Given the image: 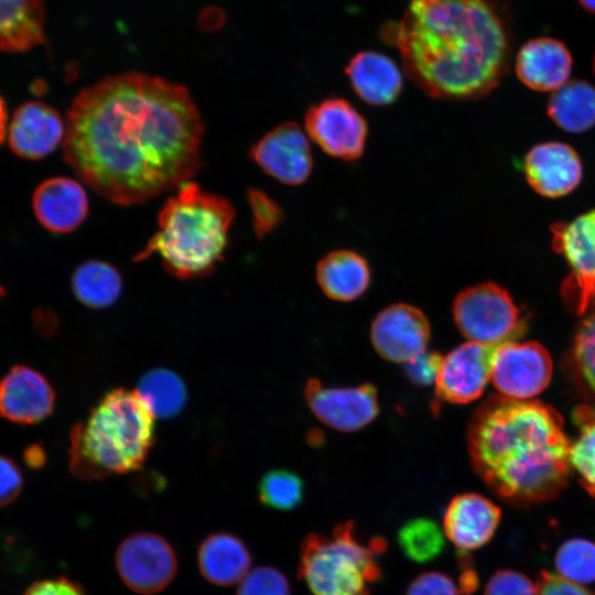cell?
<instances>
[{"label": "cell", "instance_id": "1", "mask_svg": "<svg viewBox=\"0 0 595 595\" xmlns=\"http://www.w3.org/2000/svg\"><path fill=\"white\" fill-rule=\"evenodd\" d=\"M203 136L199 110L184 86L130 72L76 95L63 154L98 195L136 205L178 188L199 171Z\"/></svg>", "mask_w": 595, "mask_h": 595}, {"label": "cell", "instance_id": "2", "mask_svg": "<svg viewBox=\"0 0 595 595\" xmlns=\"http://www.w3.org/2000/svg\"><path fill=\"white\" fill-rule=\"evenodd\" d=\"M382 41L400 53L407 76L428 96H485L507 69L508 42L489 0H411Z\"/></svg>", "mask_w": 595, "mask_h": 595}, {"label": "cell", "instance_id": "3", "mask_svg": "<svg viewBox=\"0 0 595 595\" xmlns=\"http://www.w3.org/2000/svg\"><path fill=\"white\" fill-rule=\"evenodd\" d=\"M467 447L474 470L510 504L543 502L566 485L570 444L562 419L540 402L487 400L470 420Z\"/></svg>", "mask_w": 595, "mask_h": 595}, {"label": "cell", "instance_id": "4", "mask_svg": "<svg viewBox=\"0 0 595 595\" xmlns=\"http://www.w3.org/2000/svg\"><path fill=\"white\" fill-rule=\"evenodd\" d=\"M159 213V229L134 257L159 255L164 268L178 279L208 274L224 259L235 208L225 197L185 182Z\"/></svg>", "mask_w": 595, "mask_h": 595}, {"label": "cell", "instance_id": "5", "mask_svg": "<svg viewBox=\"0 0 595 595\" xmlns=\"http://www.w3.org/2000/svg\"><path fill=\"white\" fill-rule=\"evenodd\" d=\"M154 416L136 391L106 393L71 433V469L101 479L139 469L154 444Z\"/></svg>", "mask_w": 595, "mask_h": 595}, {"label": "cell", "instance_id": "6", "mask_svg": "<svg viewBox=\"0 0 595 595\" xmlns=\"http://www.w3.org/2000/svg\"><path fill=\"white\" fill-rule=\"evenodd\" d=\"M385 548L383 539L363 542L350 520L331 534L309 533L300 547L299 577L313 595H371L382 576L378 555Z\"/></svg>", "mask_w": 595, "mask_h": 595}, {"label": "cell", "instance_id": "7", "mask_svg": "<svg viewBox=\"0 0 595 595\" xmlns=\"http://www.w3.org/2000/svg\"><path fill=\"white\" fill-rule=\"evenodd\" d=\"M452 312L456 326L469 342L499 346L512 342L521 332L510 295L493 282L462 290L454 299Z\"/></svg>", "mask_w": 595, "mask_h": 595}, {"label": "cell", "instance_id": "8", "mask_svg": "<svg viewBox=\"0 0 595 595\" xmlns=\"http://www.w3.org/2000/svg\"><path fill=\"white\" fill-rule=\"evenodd\" d=\"M115 564L125 585L141 595L163 591L177 571V558L170 542L148 531L125 538L116 550Z\"/></svg>", "mask_w": 595, "mask_h": 595}, {"label": "cell", "instance_id": "9", "mask_svg": "<svg viewBox=\"0 0 595 595\" xmlns=\"http://www.w3.org/2000/svg\"><path fill=\"white\" fill-rule=\"evenodd\" d=\"M304 127L307 137L329 156L355 161L365 152L367 120L344 98L331 97L309 107Z\"/></svg>", "mask_w": 595, "mask_h": 595}, {"label": "cell", "instance_id": "10", "mask_svg": "<svg viewBox=\"0 0 595 595\" xmlns=\"http://www.w3.org/2000/svg\"><path fill=\"white\" fill-rule=\"evenodd\" d=\"M552 248L571 268L563 289L582 314L595 298V210L551 226Z\"/></svg>", "mask_w": 595, "mask_h": 595}, {"label": "cell", "instance_id": "11", "mask_svg": "<svg viewBox=\"0 0 595 595\" xmlns=\"http://www.w3.org/2000/svg\"><path fill=\"white\" fill-rule=\"evenodd\" d=\"M551 372V358L541 345L512 340L497 346L490 379L504 397L527 400L545 389Z\"/></svg>", "mask_w": 595, "mask_h": 595}, {"label": "cell", "instance_id": "12", "mask_svg": "<svg viewBox=\"0 0 595 595\" xmlns=\"http://www.w3.org/2000/svg\"><path fill=\"white\" fill-rule=\"evenodd\" d=\"M250 154L263 172L292 186L303 184L314 166L309 137L293 121L282 122L267 132L253 144Z\"/></svg>", "mask_w": 595, "mask_h": 595}, {"label": "cell", "instance_id": "13", "mask_svg": "<svg viewBox=\"0 0 595 595\" xmlns=\"http://www.w3.org/2000/svg\"><path fill=\"white\" fill-rule=\"evenodd\" d=\"M304 397L320 421L342 432L360 430L379 413L378 391L371 383L326 388L311 378L305 385Z\"/></svg>", "mask_w": 595, "mask_h": 595}, {"label": "cell", "instance_id": "14", "mask_svg": "<svg viewBox=\"0 0 595 595\" xmlns=\"http://www.w3.org/2000/svg\"><path fill=\"white\" fill-rule=\"evenodd\" d=\"M431 337L424 313L410 304L398 303L383 309L370 327L376 351L393 363H408L426 350Z\"/></svg>", "mask_w": 595, "mask_h": 595}, {"label": "cell", "instance_id": "15", "mask_svg": "<svg viewBox=\"0 0 595 595\" xmlns=\"http://www.w3.org/2000/svg\"><path fill=\"white\" fill-rule=\"evenodd\" d=\"M496 348L468 340L451 350L435 380L436 398L455 404L477 399L490 379Z\"/></svg>", "mask_w": 595, "mask_h": 595}, {"label": "cell", "instance_id": "16", "mask_svg": "<svg viewBox=\"0 0 595 595\" xmlns=\"http://www.w3.org/2000/svg\"><path fill=\"white\" fill-rule=\"evenodd\" d=\"M500 508L486 497L465 493L452 498L443 517V532L462 552L485 545L500 522Z\"/></svg>", "mask_w": 595, "mask_h": 595}, {"label": "cell", "instance_id": "17", "mask_svg": "<svg viewBox=\"0 0 595 595\" xmlns=\"http://www.w3.org/2000/svg\"><path fill=\"white\" fill-rule=\"evenodd\" d=\"M64 134V122L56 109L42 101H26L13 113L8 141L17 155L37 160L52 153Z\"/></svg>", "mask_w": 595, "mask_h": 595}, {"label": "cell", "instance_id": "18", "mask_svg": "<svg viewBox=\"0 0 595 595\" xmlns=\"http://www.w3.org/2000/svg\"><path fill=\"white\" fill-rule=\"evenodd\" d=\"M54 391L46 378L26 366H14L0 380V416L32 424L44 420L54 408Z\"/></svg>", "mask_w": 595, "mask_h": 595}, {"label": "cell", "instance_id": "19", "mask_svg": "<svg viewBox=\"0 0 595 595\" xmlns=\"http://www.w3.org/2000/svg\"><path fill=\"white\" fill-rule=\"evenodd\" d=\"M530 186L545 197H560L572 192L582 178V163L576 151L562 142L533 147L524 160Z\"/></svg>", "mask_w": 595, "mask_h": 595}, {"label": "cell", "instance_id": "20", "mask_svg": "<svg viewBox=\"0 0 595 595\" xmlns=\"http://www.w3.org/2000/svg\"><path fill=\"white\" fill-rule=\"evenodd\" d=\"M32 207L44 228L54 234H67L86 218L88 197L77 181L63 176L52 177L35 188Z\"/></svg>", "mask_w": 595, "mask_h": 595}, {"label": "cell", "instance_id": "21", "mask_svg": "<svg viewBox=\"0 0 595 595\" xmlns=\"http://www.w3.org/2000/svg\"><path fill=\"white\" fill-rule=\"evenodd\" d=\"M572 56L565 45L551 37L527 42L516 60L519 79L539 91H554L567 82Z\"/></svg>", "mask_w": 595, "mask_h": 595}, {"label": "cell", "instance_id": "22", "mask_svg": "<svg viewBox=\"0 0 595 595\" xmlns=\"http://www.w3.org/2000/svg\"><path fill=\"white\" fill-rule=\"evenodd\" d=\"M345 72L356 95L370 106L390 105L402 90L400 69L392 60L378 52L356 54Z\"/></svg>", "mask_w": 595, "mask_h": 595}, {"label": "cell", "instance_id": "23", "mask_svg": "<svg viewBox=\"0 0 595 595\" xmlns=\"http://www.w3.org/2000/svg\"><path fill=\"white\" fill-rule=\"evenodd\" d=\"M202 576L218 586L238 584L250 571L249 549L238 537L217 532L207 536L197 549Z\"/></svg>", "mask_w": 595, "mask_h": 595}, {"label": "cell", "instance_id": "24", "mask_svg": "<svg viewBox=\"0 0 595 595\" xmlns=\"http://www.w3.org/2000/svg\"><path fill=\"white\" fill-rule=\"evenodd\" d=\"M315 277L323 293L339 302H349L361 296L371 280L367 259L350 249H338L326 253L317 263Z\"/></svg>", "mask_w": 595, "mask_h": 595}, {"label": "cell", "instance_id": "25", "mask_svg": "<svg viewBox=\"0 0 595 595\" xmlns=\"http://www.w3.org/2000/svg\"><path fill=\"white\" fill-rule=\"evenodd\" d=\"M43 0H0V50L22 52L44 42Z\"/></svg>", "mask_w": 595, "mask_h": 595}, {"label": "cell", "instance_id": "26", "mask_svg": "<svg viewBox=\"0 0 595 595\" xmlns=\"http://www.w3.org/2000/svg\"><path fill=\"white\" fill-rule=\"evenodd\" d=\"M548 113L565 131L589 130L595 126V88L584 80L566 82L550 96Z\"/></svg>", "mask_w": 595, "mask_h": 595}, {"label": "cell", "instance_id": "27", "mask_svg": "<svg viewBox=\"0 0 595 595\" xmlns=\"http://www.w3.org/2000/svg\"><path fill=\"white\" fill-rule=\"evenodd\" d=\"M71 282L77 300L94 309L115 303L122 289V279L118 270L100 260L82 263L74 271Z\"/></svg>", "mask_w": 595, "mask_h": 595}, {"label": "cell", "instance_id": "28", "mask_svg": "<svg viewBox=\"0 0 595 595\" xmlns=\"http://www.w3.org/2000/svg\"><path fill=\"white\" fill-rule=\"evenodd\" d=\"M136 393L154 418L177 414L186 402V388L181 378L164 368L148 371L139 380Z\"/></svg>", "mask_w": 595, "mask_h": 595}, {"label": "cell", "instance_id": "29", "mask_svg": "<svg viewBox=\"0 0 595 595\" xmlns=\"http://www.w3.org/2000/svg\"><path fill=\"white\" fill-rule=\"evenodd\" d=\"M402 553L416 563L435 560L444 550V532L430 518H414L401 526L397 534Z\"/></svg>", "mask_w": 595, "mask_h": 595}, {"label": "cell", "instance_id": "30", "mask_svg": "<svg viewBox=\"0 0 595 595\" xmlns=\"http://www.w3.org/2000/svg\"><path fill=\"white\" fill-rule=\"evenodd\" d=\"M258 493L264 506L280 511H290L302 504L304 485L294 472L278 468L269 470L261 477Z\"/></svg>", "mask_w": 595, "mask_h": 595}, {"label": "cell", "instance_id": "31", "mask_svg": "<svg viewBox=\"0 0 595 595\" xmlns=\"http://www.w3.org/2000/svg\"><path fill=\"white\" fill-rule=\"evenodd\" d=\"M556 574L584 585L595 582V543L585 539L565 541L554 559Z\"/></svg>", "mask_w": 595, "mask_h": 595}, {"label": "cell", "instance_id": "32", "mask_svg": "<svg viewBox=\"0 0 595 595\" xmlns=\"http://www.w3.org/2000/svg\"><path fill=\"white\" fill-rule=\"evenodd\" d=\"M578 419L581 432L570 445V465L577 472L583 487L595 497V413L589 409L581 410Z\"/></svg>", "mask_w": 595, "mask_h": 595}, {"label": "cell", "instance_id": "33", "mask_svg": "<svg viewBox=\"0 0 595 595\" xmlns=\"http://www.w3.org/2000/svg\"><path fill=\"white\" fill-rule=\"evenodd\" d=\"M236 595H291V587L280 570L262 565L247 573L238 583Z\"/></svg>", "mask_w": 595, "mask_h": 595}, {"label": "cell", "instance_id": "34", "mask_svg": "<svg viewBox=\"0 0 595 595\" xmlns=\"http://www.w3.org/2000/svg\"><path fill=\"white\" fill-rule=\"evenodd\" d=\"M247 199L252 214L255 234L262 239L283 220L284 213L281 206L261 190H248Z\"/></svg>", "mask_w": 595, "mask_h": 595}, {"label": "cell", "instance_id": "35", "mask_svg": "<svg viewBox=\"0 0 595 595\" xmlns=\"http://www.w3.org/2000/svg\"><path fill=\"white\" fill-rule=\"evenodd\" d=\"M537 583L513 570H499L488 581L484 595H537Z\"/></svg>", "mask_w": 595, "mask_h": 595}, {"label": "cell", "instance_id": "36", "mask_svg": "<svg viewBox=\"0 0 595 595\" xmlns=\"http://www.w3.org/2000/svg\"><path fill=\"white\" fill-rule=\"evenodd\" d=\"M575 354L581 371L595 390V313L584 321L578 331Z\"/></svg>", "mask_w": 595, "mask_h": 595}, {"label": "cell", "instance_id": "37", "mask_svg": "<svg viewBox=\"0 0 595 595\" xmlns=\"http://www.w3.org/2000/svg\"><path fill=\"white\" fill-rule=\"evenodd\" d=\"M405 595H463L459 585L446 573L430 571L409 584Z\"/></svg>", "mask_w": 595, "mask_h": 595}, {"label": "cell", "instance_id": "38", "mask_svg": "<svg viewBox=\"0 0 595 595\" xmlns=\"http://www.w3.org/2000/svg\"><path fill=\"white\" fill-rule=\"evenodd\" d=\"M443 356L439 351H424L405 363V375L416 386L435 383Z\"/></svg>", "mask_w": 595, "mask_h": 595}, {"label": "cell", "instance_id": "39", "mask_svg": "<svg viewBox=\"0 0 595 595\" xmlns=\"http://www.w3.org/2000/svg\"><path fill=\"white\" fill-rule=\"evenodd\" d=\"M23 475L11 458L0 455V508L11 504L21 493Z\"/></svg>", "mask_w": 595, "mask_h": 595}, {"label": "cell", "instance_id": "40", "mask_svg": "<svg viewBox=\"0 0 595 595\" xmlns=\"http://www.w3.org/2000/svg\"><path fill=\"white\" fill-rule=\"evenodd\" d=\"M537 587V595H595V592L583 587V585L547 571L540 573Z\"/></svg>", "mask_w": 595, "mask_h": 595}, {"label": "cell", "instance_id": "41", "mask_svg": "<svg viewBox=\"0 0 595 595\" xmlns=\"http://www.w3.org/2000/svg\"><path fill=\"white\" fill-rule=\"evenodd\" d=\"M23 595H84V593L75 583L62 577L35 582Z\"/></svg>", "mask_w": 595, "mask_h": 595}, {"label": "cell", "instance_id": "42", "mask_svg": "<svg viewBox=\"0 0 595 595\" xmlns=\"http://www.w3.org/2000/svg\"><path fill=\"white\" fill-rule=\"evenodd\" d=\"M24 459L30 467H40L45 461V455L41 446L32 445L25 450Z\"/></svg>", "mask_w": 595, "mask_h": 595}, {"label": "cell", "instance_id": "43", "mask_svg": "<svg viewBox=\"0 0 595 595\" xmlns=\"http://www.w3.org/2000/svg\"><path fill=\"white\" fill-rule=\"evenodd\" d=\"M7 133V109L6 104L0 96V144L2 143Z\"/></svg>", "mask_w": 595, "mask_h": 595}, {"label": "cell", "instance_id": "44", "mask_svg": "<svg viewBox=\"0 0 595 595\" xmlns=\"http://www.w3.org/2000/svg\"><path fill=\"white\" fill-rule=\"evenodd\" d=\"M587 11L595 13V0H578Z\"/></svg>", "mask_w": 595, "mask_h": 595}, {"label": "cell", "instance_id": "45", "mask_svg": "<svg viewBox=\"0 0 595 595\" xmlns=\"http://www.w3.org/2000/svg\"><path fill=\"white\" fill-rule=\"evenodd\" d=\"M4 294V290L0 286V298Z\"/></svg>", "mask_w": 595, "mask_h": 595}, {"label": "cell", "instance_id": "46", "mask_svg": "<svg viewBox=\"0 0 595 595\" xmlns=\"http://www.w3.org/2000/svg\"><path fill=\"white\" fill-rule=\"evenodd\" d=\"M594 73H595V54H594Z\"/></svg>", "mask_w": 595, "mask_h": 595}]
</instances>
